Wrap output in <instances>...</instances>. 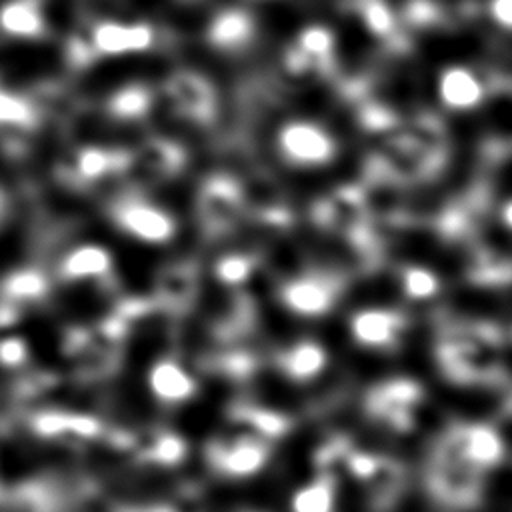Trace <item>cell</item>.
Instances as JSON below:
<instances>
[{
    "label": "cell",
    "instance_id": "1",
    "mask_svg": "<svg viewBox=\"0 0 512 512\" xmlns=\"http://www.w3.org/2000/svg\"><path fill=\"white\" fill-rule=\"evenodd\" d=\"M278 148L294 166H324L336 154V144L328 132L310 122H290L278 134Z\"/></svg>",
    "mask_w": 512,
    "mask_h": 512
},
{
    "label": "cell",
    "instance_id": "2",
    "mask_svg": "<svg viewBox=\"0 0 512 512\" xmlns=\"http://www.w3.org/2000/svg\"><path fill=\"white\" fill-rule=\"evenodd\" d=\"M400 328V316L386 308H364L350 318L352 338L368 348L390 346L396 340Z\"/></svg>",
    "mask_w": 512,
    "mask_h": 512
},
{
    "label": "cell",
    "instance_id": "3",
    "mask_svg": "<svg viewBox=\"0 0 512 512\" xmlns=\"http://www.w3.org/2000/svg\"><path fill=\"white\" fill-rule=\"evenodd\" d=\"M280 298L284 306L300 316H320L328 312L334 300L332 288L320 280L310 276H300L282 286Z\"/></svg>",
    "mask_w": 512,
    "mask_h": 512
},
{
    "label": "cell",
    "instance_id": "4",
    "mask_svg": "<svg viewBox=\"0 0 512 512\" xmlns=\"http://www.w3.org/2000/svg\"><path fill=\"white\" fill-rule=\"evenodd\" d=\"M148 384L154 396L164 402H184L196 392L194 376L176 360L162 358L148 372Z\"/></svg>",
    "mask_w": 512,
    "mask_h": 512
},
{
    "label": "cell",
    "instance_id": "5",
    "mask_svg": "<svg viewBox=\"0 0 512 512\" xmlns=\"http://www.w3.org/2000/svg\"><path fill=\"white\" fill-rule=\"evenodd\" d=\"M218 468L230 476H250L258 472L266 460V448L258 438H234L214 454Z\"/></svg>",
    "mask_w": 512,
    "mask_h": 512
},
{
    "label": "cell",
    "instance_id": "6",
    "mask_svg": "<svg viewBox=\"0 0 512 512\" xmlns=\"http://www.w3.org/2000/svg\"><path fill=\"white\" fill-rule=\"evenodd\" d=\"M124 222L130 228V232L148 242H166L174 236L176 230L174 218L168 212L150 204L132 206L126 212Z\"/></svg>",
    "mask_w": 512,
    "mask_h": 512
},
{
    "label": "cell",
    "instance_id": "7",
    "mask_svg": "<svg viewBox=\"0 0 512 512\" xmlns=\"http://www.w3.org/2000/svg\"><path fill=\"white\" fill-rule=\"evenodd\" d=\"M326 350L314 340H300L292 344L280 360L284 374L292 380H310L318 376L326 366Z\"/></svg>",
    "mask_w": 512,
    "mask_h": 512
},
{
    "label": "cell",
    "instance_id": "8",
    "mask_svg": "<svg viewBox=\"0 0 512 512\" xmlns=\"http://www.w3.org/2000/svg\"><path fill=\"white\" fill-rule=\"evenodd\" d=\"M458 452L472 464L490 466L496 464L502 456V440L488 426H472L464 430V434L456 440Z\"/></svg>",
    "mask_w": 512,
    "mask_h": 512
},
{
    "label": "cell",
    "instance_id": "9",
    "mask_svg": "<svg viewBox=\"0 0 512 512\" xmlns=\"http://www.w3.org/2000/svg\"><path fill=\"white\" fill-rule=\"evenodd\" d=\"M332 508L334 488L326 480H318L300 488L292 498L294 512H332Z\"/></svg>",
    "mask_w": 512,
    "mask_h": 512
},
{
    "label": "cell",
    "instance_id": "10",
    "mask_svg": "<svg viewBox=\"0 0 512 512\" xmlns=\"http://www.w3.org/2000/svg\"><path fill=\"white\" fill-rule=\"evenodd\" d=\"M402 290L412 300H428L438 292V278L424 266H410L402 274Z\"/></svg>",
    "mask_w": 512,
    "mask_h": 512
},
{
    "label": "cell",
    "instance_id": "11",
    "mask_svg": "<svg viewBox=\"0 0 512 512\" xmlns=\"http://www.w3.org/2000/svg\"><path fill=\"white\" fill-rule=\"evenodd\" d=\"M216 276L220 282L224 284H242L248 280L250 272H252V262L246 258V256H238V254H232V256H224L218 264H216Z\"/></svg>",
    "mask_w": 512,
    "mask_h": 512
},
{
    "label": "cell",
    "instance_id": "12",
    "mask_svg": "<svg viewBox=\"0 0 512 512\" xmlns=\"http://www.w3.org/2000/svg\"><path fill=\"white\" fill-rule=\"evenodd\" d=\"M502 222L512 230V200H508L502 208Z\"/></svg>",
    "mask_w": 512,
    "mask_h": 512
}]
</instances>
